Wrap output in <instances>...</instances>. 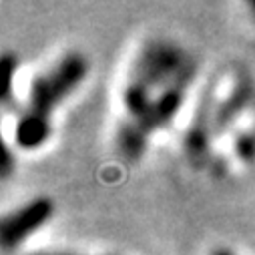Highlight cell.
Masks as SVG:
<instances>
[{
	"mask_svg": "<svg viewBox=\"0 0 255 255\" xmlns=\"http://www.w3.org/2000/svg\"><path fill=\"white\" fill-rule=\"evenodd\" d=\"M199 65L191 56L187 65L159 91L151 107L139 119H123L115 135V149L127 165H135L147 153L149 141L155 133L169 127L185 105L187 93L197 79Z\"/></svg>",
	"mask_w": 255,
	"mask_h": 255,
	"instance_id": "obj_2",
	"label": "cell"
},
{
	"mask_svg": "<svg viewBox=\"0 0 255 255\" xmlns=\"http://www.w3.org/2000/svg\"><path fill=\"white\" fill-rule=\"evenodd\" d=\"M233 155L239 163H253L255 161V133L239 131L233 139Z\"/></svg>",
	"mask_w": 255,
	"mask_h": 255,
	"instance_id": "obj_7",
	"label": "cell"
},
{
	"mask_svg": "<svg viewBox=\"0 0 255 255\" xmlns=\"http://www.w3.org/2000/svg\"><path fill=\"white\" fill-rule=\"evenodd\" d=\"M215 107H217V91L215 85H211L203 99L199 101L195 115L191 119L185 137H183V151L191 165L203 167L211 159V143L215 139Z\"/></svg>",
	"mask_w": 255,
	"mask_h": 255,
	"instance_id": "obj_4",
	"label": "cell"
},
{
	"mask_svg": "<svg viewBox=\"0 0 255 255\" xmlns=\"http://www.w3.org/2000/svg\"><path fill=\"white\" fill-rule=\"evenodd\" d=\"M91 65L83 52H67L30 83L26 105L14 127V143L22 151H38L52 135L54 111L89 77Z\"/></svg>",
	"mask_w": 255,
	"mask_h": 255,
	"instance_id": "obj_1",
	"label": "cell"
},
{
	"mask_svg": "<svg viewBox=\"0 0 255 255\" xmlns=\"http://www.w3.org/2000/svg\"><path fill=\"white\" fill-rule=\"evenodd\" d=\"M253 93H255L253 81L247 75H237L233 79L227 93L221 99H217L215 119H213L215 137H221L223 133H227L235 125V121L241 117V113L249 107V103L253 99Z\"/></svg>",
	"mask_w": 255,
	"mask_h": 255,
	"instance_id": "obj_6",
	"label": "cell"
},
{
	"mask_svg": "<svg viewBox=\"0 0 255 255\" xmlns=\"http://www.w3.org/2000/svg\"><path fill=\"white\" fill-rule=\"evenodd\" d=\"M191 60L179 44L155 38L143 44L137 52L131 69L127 73L123 91H121V105L125 111V119H139L151 107L153 99L159 91Z\"/></svg>",
	"mask_w": 255,
	"mask_h": 255,
	"instance_id": "obj_3",
	"label": "cell"
},
{
	"mask_svg": "<svg viewBox=\"0 0 255 255\" xmlns=\"http://www.w3.org/2000/svg\"><path fill=\"white\" fill-rule=\"evenodd\" d=\"M52 215H54V203L48 197H34L32 201L14 209L2 221V229H0L2 247L16 249L44 223H48Z\"/></svg>",
	"mask_w": 255,
	"mask_h": 255,
	"instance_id": "obj_5",
	"label": "cell"
},
{
	"mask_svg": "<svg viewBox=\"0 0 255 255\" xmlns=\"http://www.w3.org/2000/svg\"><path fill=\"white\" fill-rule=\"evenodd\" d=\"M211 255H235V253H231L229 249H225V247H221V249H215Z\"/></svg>",
	"mask_w": 255,
	"mask_h": 255,
	"instance_id": "obj_9",
	"label": "cell"
},
{
	"mask_svg": "<svg viewBox=\"0 0 255 255\" xmlns=\"http://www.w3.org/2000/svg\"><path fill=\"white\" fill-rule=\"evenodd\" d=\"M249 8H251V14L255 16V2H251V4H249Z\"/></svg>",
	"mask_w": 255,
	"mask_h": 255,
	"instance_id": "obj_11",
	"label": "cell"
},
{
	"mask_svg": "<svg viewBox=\"0 0 255 255\" xmlns=\"http://www.w3.org/2000/svg\"><path fill=\"white\" fill-rule=\"evenodd\" d=\"M10 169H12L10 149L4 147V157H2V165H0V173H2V179H8V177H10Z\"/></svg>",
	"mask_w": 255,
	"mask_h": 255,
	"instance_id": "obj_8",
	"label": "cell"
},
{
	"mask_svg": "<svg viewBox=\"0 0 255 255\" xmlns=\"http://www.w3.org/2000/svg\"><path fill=\"white\" fill-rule=\"evenodd\" d=\"M32 255H73V253H52V251H48V253H32Z\"/></svg>",
	"mask_w": 255,
	"mask_h": 255,
	"instance_id": "obj_10",
	"label": "cell"
}]
</instances>
